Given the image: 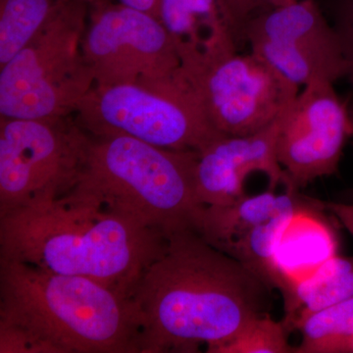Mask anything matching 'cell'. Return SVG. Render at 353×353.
I'll use <instances>...</instances> for the list:
<instances>
[{
	"label": "cell",
	"instance_id": "obj_1",
	"mask_svg": "<svg viewBox=\"0 0 353 353\" xmlns=\"http://www.w3.org/2000/svg\"><path fill=\"white\" fill-rule=\"evenodd\" d=\"M256 274L192 230L168 234L131 299L139 353H214L259 316L270 289Z\"/></svg>",
	"mask_w": 353,
	"mask_h": 353
},
{
	"label": "cell",
	"instance_id": "obj_2",
	"mask_svg": "<svg viewBox=\"0 0 353 353\" xmlns=\"http://www.w3.org/2000/svg\"><path fill=\"white\" fill-rule=\"evenodd\" d=\"M167 236L75 185L0 216V259L90 279L131 299Z\"/></svg>",
	"mask_w": 353,
	"mask_h": 353
},
{
	"label": "cell",
	"instance_id": "obj_3",
	"mask_svg": "<svg viewBox=\"0 0 353 353\" xmlns=\"http://www.w3.org/2000/svg\"><path fill=\"white\" fill-rule=\"evenodd\" d=\"M0 322L22 327L58 353H139L131 299L101 283L0 259Z\"/></svg>",
	"mask_w": 353,
	"mask_h": 353
},
{
	"label": "cell",
	"instance_id": "obj_4",
	"mask_svg": "<svg viewBox=\"0 0 353 353\" xmlns=\"http://www.w3.org/2000/svg\"><path fill=\"white\" fill-rule=\"evenodd\" d=\"M196 152L129 137H92L77 185L168 236L192 230L202 206L196 194Z\"/></svg>",
	"mask_w": 353,
	"mask_h": 353
},
{
	"label": "cell",
	"instance_id": "obj_5",
	"mask_svg": "<svg viewBox=\"0 0 353 353\" xmlns=\"http://www.w3.org/2000/svg\"><path fill=\"white\" fill-rule=\"evenodd\" d=\"M88 12L85 0H71L0 67V117L50 119L76 113L95 85L82 50Z\"/></svg>",
	"mask_w": 353,
	"mask_h": 353
},
{
	"label": "cell",
	"instance_id": "obj_6",
	"mask_svg": "<svg viewBox=\"0 0 353 353\" xmlns=\"http://www.w3.org/2000/svg\"><path fill=\"white\" fill-rule=\"evenodd\" d=\"M92 137L123 136L167 150L199 152L220 137L182 71L155 85H97L74 114Z\"/></svg>",
	"mask_w": 353,
	"mask_h": 353
},
{
	"label": "cell",
	"instance_id": "obj_7",
	"mask_svg": "<svg viewBox=\"0 0 353 353\" xmlns=\"http://www.w3.org/2000/svg\"><path fill=\"white\" fill-rule=\"evenodd\" d=\"M90 139L73 115L0 117V216L73 189L85 169Z\"/></svg>",
	"mask_w": 353,
	"mask_h": 353
},
{
	"label": "cell",
	"instance_id": "obj_8",
	"mask_svg": "<svg viewBox=\"0 0 353 353\" xmlns=\"http://www.w3.org/2000/svg\"><path fill=\"white\" fill-rule=\"evenodd\" d=\"M82 50L97 85H155L182 70L160 20L116 1L90 6Z\"/></svg>",
	"mask_w": 353,
	"mask_h": 353
},
{
	"label": "cell",
	"instance_id": "obj_9",
	"mask_svg": "<svg viewBox=\"0 0 353 353\" xmlns=\"http://www.w3.org/2000/svg\"><path fill=\"white\" fill-rule=\"evenodd\" d=\"M188 76L211 124L226 136H248L273 124L299 92L252 51L234 52Z\"/></svg>",
	"mask_w": 353,
	"mask_h": 353
},
{
	"label": "cell",
	"instance_id": "obj_10",
	"mask_svg": "<svg viewBox=\"0 0 353 353\" xmlns=\"http://www.w3.org/2000/svg\"><path fill=\"white\" fill-rule=\"evenodd\" d=\"M243 41L297 87L345 76L340 41L314 0H294L252 16Z\"/></svg>",
	"mask_w": 353,
	"mask_h": 353
},
{
	"label": "cell",
	"instance_id": "obj_11",
	"mask_svg": "<svg viewBox=\"0 0 353 353\" xmlns=\"http://www.w3.org/2000/svg\"><path fill=\"white\" fill-rule=\"evenodd\" d=\"M352 132V117L334 83L315 80L303 85L281 117L277 139L279 163L292 188L334 174Z\"/></svg>",
	"mask_w": 353,
	"mask_h": 353
},
{
	"label": "cell",
	"instance_id": "obj_12",
	"mask_svg": "<svg viewBox=\"0 0 353 353\" xmlns=\"http://www.w3.org/2000/svg\"><path fill=\"white\" fill-rule=\"evenodd\" d=\"M312 201L299 196L297 190L283 194L268 190L227 205H202L192 231L271 287L272 255L279 234L296 209Z\"/></svg>",
	"mask_w": 353,
	"mask_h": 353
},
{
	"label": "cell",
	"instance_id": "obj_13",
	"mask_svg": "<svg viewBox=\"0 0 353 353\" xmlns=\"http://www.w3.org/2000/svg\"><path fill=\"white\" fill-rule=\"evenodd\" d=\"M282 117V116H281ZM281 117L248 136H222L197 152L194 183L201 205H227L246 196L245 182L253 172L268 176L269 190L283 183L292 188L279 163L277 139Z\"/></svg>",
	"mask_w": 353,
	"mask_h": 353
},
{
	"label": "cell",
	"instance_id": "obj_14",
	"mask_svg": "<svg viewBox=\"0 0 353 353\" xmlns=\"http://www.w3.org/2000/svg\"><path fill=\"white\" fill-rule=\"evenodd\" d=\"M157 18L188 75L236 52L241 41L225 0H159Z\"/></svg>",
	"mask_w": 353,
	"mask_h": 353
},
{
	"label": "cell",
	"instance_id": "obj_15",
	"mask_svg": "<svg viewBox=\"0 0 353 353\" xmlns=\"http://www.w3.org/2000/svg\"><path fill=\"white\" fill-rule=\"evenodd\" d=\"M324 203L313 201L296 209L281 230L272 255L270 284L283 296L338 255L333 228L323 217Z\"/></svg>",
	"mask_w": 353,
	"mask_h": 353
},
{
	"label": "cell",
	"instance_id": "obj_16",
	"mask_svg": "<svg viewBox=\"0 0 353 353\" xmlns=\"http://www.w3.org/2000/svg\"><path fill=\"white\" fill-rule=\"evenodd\" d=\"M288 331L307 316L353 297V257H332L307 280L284 294Z\"/></svg>",
	"mask_w": 353,
	"mask_h": 353
},
{
	"label": "cell",
	"instance_id": "obj_17",
	"mask_svg": "<svg viewBox=\"0 0 353 353\" xmlns=\"http://www.w3.org/2000/svg\"><path fill=\"white\" fill-rule=\"evenodd\" d=\"M71 0H0V67L12 59Z\"/></svg>",
	"mask_w": 353,
	"mask_h": 353
},
{
	"label": "cell",
	"instance_id": "obj_18",
	"mask_svg": "<svg viewBox=\"0 0 353 353\" xmlns=\"http://www.w3.org/2000/svg\"><path fill=\"white\" fill-rule=\"evenodd\" d=\"M296 329L303 340L294 352H353V297L312 313Z\"/></svg>",
	"mask_w": 353,
	"mask_h": 353
},
{
	"label": "cell",
	"instance_id": "obj_19",
	"mask_svg": "<svg viewBox=\"0 0 353 353\" xmlns=\"http://www.w3.org/2000/svg\"><path fill=\"white\" fill-rule=\"evenodd\" d=\"M294 352L288 341V330L283 322L265 314L255 318L238 336L221 345L214 353Z\"/></svg>",
	"mask_w": 353,
	"mask_h": 353
},
{
	"label": "cell",
	"instance_id": "obj_20",
	"mask_svg": "<svg viewBox=\"0 0 353 353\" xmlns=\"http://www.w3.org/2000/svg\"><path fill=\"white\" fill-rule=\"evenodd\" d=\"M0 353H58L57 348L29 330L0 322Z\"/></svg>",
	"mask_w": 353,
	"mask_h": 353
},
{
	"label": "cell",
	"instance_id": "obj_21",
	"mask_svg": "<svg viewBox=\"0 0 353 353\" xmlns=\"http://www.w3.org/2000/svg\"><path fill=\"white\" fill-rule=\"evenodd\" d=\"M333 27L340 41L345 76L353 88V0H340L334 11Z\"/></svg>",
	"mask_w": 353,
	"mask_h": 353
},
{
	"label": "cell",
	"instance_id": "obj_22",
	"mask_svg": "<svg viewBox=\"0 0 353 353\" xmlns=\"http://www.w3.org/2000/svg\"><path fill=\"white\" fill-rule=\"evenodd\" d=\"M225 2L233 16L240 38L243 41V32L245 26L252 16L260 12L259 6L254 0H225Z\"/></svg>",
	"mask_w": 353,
	"mask_h": 353
},
{
	"label": "cell",
	"instance_id": "obj_23",
	"mask_svg": "<svg viewBox=\"0 0 353 353\" xmlns=\"http://www.w3.org/2000/svg\"><path fill=\"white\" fill-rule=\"evenodd\" d=\"M325 209L330 211L336 219L340 221L348 233L353 236V203H341V202H326Z\"/></svg>",
	"mask_w": 353,
	"mask_h": 353
},
{
	"label": "cell",
	"instance_id": "obj_24",
	"mask_svg": "<svg viewBox=\"0 0 353 353\" xmlns=\"http://www.w3.org/2000/svg\"><path fill=\"white\" fill-rule=\"evenodd\" d=\"M115 1L123 4V6L132 7V8L152 14L155 17H157L159 0H115Z\"/></svg>",
	"mask_w": 353,
	"mask_h": 353
},
{
	"label": "cell",
	"instance_id": "obj_25",
	"mask_svg": "<svg viewBox=\"0 0 353 353\" xmlns=\"http://www.w3.org/2000/svg\"><path fill=\"white\" fill-rule=\"evenodd\" d=\"M255 3L259 6V10H266V9L274 8V7L285 6L290 3L294 0H254Z\"/></svg>",
	"mask_w": 353,
	"mask_h": 353
},
{
	"label": "cell",
	"instance_id": "obj_26",
	"mask_svg": "<svg viewBox=\"0 0 353 353\" xmlns=\"http://www.w3.org/2000/svg\"><path fill=\"white\" fill-rule=\"evenodd\" d=\"M85 2H88L90 6H92V4L97 3V2L101 1V0H85Z\"/></svg>",
	"mask_w": 353,
	"mask_h": 353
},
{
	"label": "cell",
	"instance_id": "obj_27",
	"mask_svg": "<svg viewBox=\"0 0 353 353\" xmlns=\"http://www.w3.org/2000/svg\"><path fill=\"white\" fill-rule=\"evenodd\" d=\"M350 117H352V127H353V115L350 116Z\"/></svg>",
	"mask_w": 353,
	"mask_h": 353
}]
</instances>
